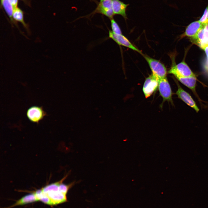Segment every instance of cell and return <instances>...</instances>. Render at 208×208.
<instances>
[{"instance_id": "cell-9", "label": "cell", "mask_w": 208, "mask_h": 208, "mask_svg": "<svg viewBox=\"0 0 208 208\" xmlns=\"http://www.w3.org/2000/svg\"><path fill=\"white\" fill-rule=\"evenodd\" d=\"M94 13L101 14L109 18H113L115 15L112 8V0H105L99 2Z\"/></svg>"}, {"instance_id": "cell-24", "label": "cell", "mask_w": 208, "mask_h": 208, "mask_svg": "<svg viewBox=\"0 0 208 208\" xmlns=\"http://www.w3.org/2000/svg\"><path fill=\"white\" fill-rule=\"evenodd\" d=\"M104 0H100V2H101L103 1H104Z\"/></svg>"}, {"instance_id": "cell-10", "label": "cell", "mask_w": 208, "mask_h": 208, "mask_svg": "<svg viewBox=\"0 0 208 208\" xmlns=\"http://www.w3.org/2000/svg\"><path fill=\"white\" fill-rule=\"evenodd\" d=\"M50 199L51 205H54L65 203L68 201L67 194L60 190L52 191L44 193Z\"/></svg>"}, {"instance_id": "cell-14", "label": "cell", "mask_w": 208, "mask_h": 208, "mask_svg": "<svg viewBox=\"0 0 208 208\" xmlns=\"http://www.w3.org/2000/svg\"><path fill=\"white\" fill-rule=\"evenodd\" d=\"M182 84L190 89L194 94L198 98L196 92V76L176 78Z\"/></svg>"}, {"instance_id": "cell-2", "label": "cell", "mask_w": 208, "mask_h": 208, "mask_svg": "<svg viewBox=\"0 0 208 208\" xmlns=\"http://www.w3.org/2000/svg\"><path fill=\"white\" fill-rule=\"evenodd\" d=\"M168 73L173 74L176 78L196 76L187 65L184 61L172 65Z\"/></svg>"}, {"instance_id": "cell-4", "label": "cell", "mask_w": 208, "mask_h": 208, "mask_svg": "<svg viewBox=\"0 0 208 208\" xmlns=\"http://www.w3.org/2000/svg\"><path fill=\"white\" fill-rule=\"evenodd\" d=\"M158 89L160 95L163 98V102L167 101L173 104V93L166 77L159 80Z\"/></svg>"}, {"instance_id": "cell-17", "label": "cell", "mask_w": 208, "mask_h": 208, "mask_svg": "<svg viewBox=\"0 0 208 208\" xmlns=\"http://www.w3.org/2000/svg\"><path fill=\"white\" fill-rule=\"evenodd\" d=\"M62 182L59 185V190L62 192L67 194L70 189L75 184L76 182L74 181L68 184H66L63 183Z\"/></svg>"}, {"instance_id": "cell-19", "label": "cell", "mask_w": 208, "mask_h": 208, "mask_svg": "<svg viewBox=\"0 0 208 208\" xmlns=\"http://www.w3.org/2000/svg\"><path fill=\"white\" fill-rule=\"evenodd\" d=\"M208 7L205 9L203 14L199 21L202 23L206 25L208 24V19L207 16V10Z\"/></svg>"}, {"instance_id": "cell-18", "label": "cell", "mask_w": 208, "mask_h": 208, "mask_svg": "<svg viewBox=\"0 0 208 208\" xmlns=\"http://www.w3.org/2000/svg\"><path fill=\"white\" fill-rule=\"evenodd\" d=\"M110 21L112 31L116 34H122L121 30L120 27L113 18L110 19Z\"/></svg>"}, {"instance_id": "cell-13", "label": "cell", "mask_w": 208, "mask_h": 208, "mask_svg": "<svg viewBox=\"0 0 208 208\" xmlns=\"http://www.w3.org/2000/svg\"><path fill=\"white\" fill-rule=\"evenodd\" d=\"M128 5L119 0H112V8L114 14L120 15L125 19L127 18L126 10Z\"/></svg>"}, {"instance_id": "cell-5", "label": "cell", "mask_w": 208, "mask_h": 208, "mask_svg": "<svg viewBox=\"0 0 208 208\" xmlns=\"http://www.w3.org/2000/svg\"><path fill=\"white\" fill-rule=\"evenodd\" d=\"M190 39L192 43L203 50L208 46V24L205 26L195 36Z\"/></svg>"}, {"instance_id": "cell-6", "label": "cell", "mask_w": 208, "mask_h": 208, "mask_svg": "<svg viewBox=\"0 0 208 208\" xmlns=\"http://www.w3.org/2000/svg\"><path fill=\"white\" fill-rule=\"evenodd\" d=\"M176 83L178 89L176 94L178 97L193 109L196 112H198L199 111V109L190 94L182 88L178 82L176 81Z\"/></svg>"}, {"instance_id": "cell-12", "label": "cell", "mask_w": 208, "mask_h": 208, "mask_svg": "<svg viewBox=\"0 0 208 208\" xmlns=\"http://www.w3.org/2000/svg\"><path fill=\"white\" fill-rule=\"evenodd\" d=\"M1 5L9 18L12 26L14 25L19 29L21 33L24 35L23 33L20 29L17 23L15 22L13 19L12 15L14 8L9 0H1Z\"/></svg>"}, {"instance_id": "cell-20", "label": "cell", "mask_w": 208, "mask_h": 208, "mask_svg": "<svg viewBox=\"0 0 208 208\" xmlns=\"http://www.w3.org/2000/svg\"><path fill=\"white\" fill-rule=\"evenodd\" d=\"M203 50L205 52L206 56L204 68L205 71L208 75V46L206 47Z\"/></svg>"}, {"instance_id": "cell-21", "label": "cell", "mask_w": 208, "mask_h": 208, "mask_svg": "<svg viewBox=\"0 0 208 208\" xmlns=\"http://www.w3.org/2000/svg\"><path fill=\"white\" fill-rule=\"evenodd\" d=\"M14 9L18 7L19 0H9Z\"/></svg>"}, {"instance_id": "cell-8", "label": "cell", "mask_w": 208, "mask_h": 208, "mask_svg": "<svg viewBox=\"0 0 208 208\" xmlns=\"http://www.w3.org/2000/svg\"><path fill=\"white\" fill-rule=\"evenodd\" d=\"M27 116L32 122L38 123L46 115L42 107L33 106L27 110Z\"/></svg>"}, {"instance_id": "cell-22", "label": "cell", "mask_w": 208, "mask_h": 208, "mask_svg": "<svg viewBox=\"0 0 208 208\" xmlns=\"http://www.w3.org/2000/svg\"><path fill=\"white\" fill-rule=\"evenodd\" d=\"M25 2L26 4L28 5L29 2H28L27 0H21Z\"/></svg>"}, {"instance_id": "cell-23", "label": "cell", "mask_w": 208, "mask_h": 208, "mask_svg": "<svg viewBox=\"0 0 208 208\" xmlns=\"http://www.w3.org/2000/svg\"><path fill=\"white\" fill-rule=\"evenodd\" d=\"M207 18H208V7L207 10Z\"/></svg>"}, {"instance_id": "cell-15", "label": "cell", "mask_w": 208, "mask_h": 208, "mask_svg": "<svg viewBox=\"0 0 208 208\" xmlns=\"http://www.w3.org/2000/svg\"><path fill=\"white\" fill-rule=\"evenodd\" d=\"M12 17L14 21L16 22H19L21 23L28 34L31 33L28 24L25 21L24 17L23 12L18 7L14 9Z\"/></svg>"}, {"instance_id": "cell-16", "label": "cell", "mask_w": 208, "mask_h": 208, "mask_svg": "<svg viewBox=\"0 0 208 208\" xmlns=\"http://www.w3.org/2000/svg\"><path fill=\"white\" fill-rule=\"evenodd\" d=\"M38 201L34 193H33L25 195L17 201L14 204L5 208H11L16 206L24 205Z\"/></svg>"}, {"instance_id": "cell-11", "label": "cell", "mask_w": 208, "mask_h": 208, "mask_svg": "<svg viewBox=\"0 0 208 208\" xmlns=\"http://www.w3.org/2000/svg\"><path fill=\"white\" fill-rule=\"evenodd\" d=\"M205 25L199 21L192 22L187 27L183 37L187 36L190 38L193 37Z\"/></svg>"}, {"instance_id": "cell-1", "label": "cell", "mask_w": 208, "mask_h": 208, "mask_svg": "<svg viewBox=\"0 0 208 208\" xmlns=\"http://www.w3.org/2000/svg\"><path fill=\"white\" fill-rule=\"evenodd\" d=\"M143 55L148 64L153 75L159 80L166 77V68L163 64L159 61L146 55Z\"/></svg>"}, {"instance_id": "cell-7", "label": "cell", "mask_w": 208, "mask_h": 208, "mask_svg": "<svg viewBox=\"0 0 208 208\" xmlns=\"http://www.w3.org/2000/svg\"><path fill=\"white\" fill-rule=\"evenodd\" d=\"M109 37L114 41L118 45L128 48L142 54L140 50L133 45L125 36L122 34H116L109 30Z\"/></svg>"}, {"instance_id": "cell-3", "label": "cell", "mask_w": 208, "mask_h": 208, "mask_svg": "<svg viewBox=\"0 0 208 208\" xmlns=\"http://www.w3.org/2000/svg\"><path fill=\"white\" fill-rule=\"evenodd\" d=\"M159 80L152 74L146 78L143 91L146 98L151 96L158 88Z\"/></svg>"}]
</instances>
